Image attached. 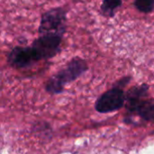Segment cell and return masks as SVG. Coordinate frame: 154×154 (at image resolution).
<instances>
[{
    "instance_id": "cell-1",
    "label": "cell",
    "mask_w": 154,
    "mask_h": 154,
    "mask_svg": "<svg viewBox=\"0 0 154 154\" xmlns=\"http://www.w3.org/2000/svg\"><path fill=\"white\" fill-rule=\"evenodd\" d=\"M87 70V62L82 58L75 57L70 60L63 69L58 72L47 82L45 89L51 94L60 93L68 83L78 79Z\"/></svg>"
},
{
    "instance_id": "cell-3",
    "label": "cell",
    "mask_w": 154,
    "mask_h": 154,
    "mask_svg": "<svg viewBox=\"0 0 154 154\" xmlns=\"http://www.w3.org/2000/svg\"><path fill=\"white\" fill-rule=\"evenodd\" d=\"M62 37L63 36L58 34H44L40 35L35 39L31 47L34 52L37 60L50 59L55 56L60 51Z\"/></svg>"
},
{
    "instance_id": "cell-2",
    "label": "cell",
    "mask_w": 154,
    "mask_h": 154,
    "mask_svg": "<svg viewBox=\"0 0 154 154\" xmlns=\"http://www.w3.org/2000/svg\"><path fill=\"white\" fill-rule=\"evenodd\" d=\"M67 28V11L60 6L53 7L42 15L38 32L40 35L58 34L63 36Z\"/></svg>"
},
{
    "instance_id": "cell-4",
    "label": "cell",
    "mask_w": 154,
    "mask_h": 154,
    "mask_svg": "<svg viewBox=\"0 0 154 154\" xmlns=\"http://www.w3.org/2000/svg\"><path fill=\"white\" fill-rule=\"evenodd\" d=\"M125 102V95L121 88L114 87L103 93L96 102L95 109L101 113H107L121 109Z\"/></svg>"
},
{
    "instance_id": "cell-5",
    "label": "cell",
    "mask_w": 154,
    "mask_h": 154,
    "mask_svg": "<svg viewBox=\"0 0 154 154\" xmlns=\"http://www.w3.org/2000/svg\"><path fill=\"white\" fill-rule=\"evenodd\" d=\"M9 64L14 68H24L38 62L31 46H15L7 55Z\"/></svg>"
},
{
    "instance_id": "cell-6",
    "label": "cell",
    "mask_w": 154,
    "mask_h": 154,
    "mask_svg": "<svg viewBox=\"0 0 154 154\" xmlns=\"http://www.w3.org/2000/svg\"><path fill=\"white\" fill-rule=\"evenodd\" d=\"M130 113H136L146 122L154 121V100H142L137 103L128 106Z\"/></svg>"
},
{
    "instance_id": "cell-7",
    "label": "cell",
    "mask_w": 154,
    "mask_h": 154,
    "mask_svg": "<svg viewBox=\"0 0 154 154\" xmlns=\"http://www.w3.org/2000/svg\"><path fill=\"white\" fill-rule=\"evenodd\" d=\"M149 90V86L147 84H142L139 86L133 87L131 90L127 92V95H125V100L127 101V107L137 103L138 102L143 100L144 96H146Z\"/></svg>"
},
{
    "instance_id": "cell-9",
    "label": "cell",
    "mask_w": 154,
    "mask_h": 154,
    "mask_svg": "<svg viewBox=\"0 0 154 154\" xmlns=\"http://www.w3.org/2000/svg\"><path fill=\"white\" fill-rule=\"evenodd\" d=\"M135 8L144 14H150L154 10V0H134Z\"/></svg>"
},
{
    "instance_id": "cell-8",
    "label": "cell",
    "mask_w": 154,
    "mask_h": 154,
    "mask_svg": "<svg viewBox=\"0 0 154 154\" xmlns=\"http://www.w3.org/2000/svg\"><path fill=\"white\" fill-rule=\"evenodd\" d=\"M123 5V0H103L100 6V13L106 18H112L116 15V10Z\"/></svg>"
}]
</instances>
